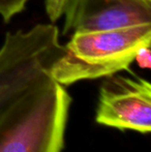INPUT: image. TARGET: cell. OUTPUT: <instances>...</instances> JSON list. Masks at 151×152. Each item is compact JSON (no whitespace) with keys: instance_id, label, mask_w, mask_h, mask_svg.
Wrapping results in <instances>:
<instances>
[{"instance_id":"6da1fadb","label":"cell","mask_w":151,"mask_h":152,"mask_svg":"<svg viewBox=\"0 0 151 152\" xmlns=\"http://www.w3.org/2000/svg\"><path fill=\"white\" fill-rule=\"evenodd\" d=\"M150 42L151 24L74 32L49 75L64 87L80 81L106 78L128 69L140 51L150 47Z\"/></svg>"},{"instance_id":"7a4b0ae2","label":"cell","mask_w":151,"mask_h":152,"mask_svg":"<svg viewBox=\"0 0 151 152\" xmlns=\"http://www.w3.org/2000/svg\"><path fill=\"white\" fill-rule=\"evenodd\" d=\"M71 96L49 79L0 117V152H61Z\"/></svg>"},{"instance_id":"3957f363","label":"cell","mask_w":151,"mask_h":152,"mask_svg":"<svg viewBox=\"0 0 151 152\" xmlns=\"http://www.w3.org/2000/svg\"><path fill=\"white\" fill-rule=\"evenodd\" d=\"M63 53L59 30L38 24L8 32L0 47V117L22 96L49 79V70Z\"/></svg>"},{"instance_id":"277c9868","label":"cell","mask_w":151,"mask_h":152,"mask_svg":"<svg viewBox=\"0 0 151 152\" xmlns=\"http://www.w3.org/2000/svg\"><path fill=\"white\" fill-rule=\"evenodd\" d=\"M52 21L64 16L63 34L151 24V0H47Z\"/></svg>"},{"instance_id":"5b68a950","label":"cell","mask_w":151,"mask_h":152,"mask_svg":"<svg viewBox=\"0 0 151 152\" xmlns=\"http://www.w3.org/2000/svg\"><path fill=\"white\" fill-rule=\"evenodd\" d=\"M95 120L120 130L147 134L151 128V85L139 77L118 74L104 78Z\"/></svg>"},{"instance_id":"8992f818","label":"cell","mask_w":151,"mask_h":152,"mask_svg":"<svg viewBox=\"0 0 151 152\" xmlns=\"http://www.w3.org/2000/svg\"><path fill=\"white\" fill-rule=\"evenodd\" d=\"M30 0H0V16L5 22L20 14Z\"/></svg>"},{"instance_id":"52a82bcc","label":"cell","mask_w":151,"mask_h":152,"mask_svg":"<svg viewBox=\"0 0 151 152\" xmlns=\"http://www.w3.org/2000/svg\"><path fill=\"white\" fill-rule=\"evenodd\" d=\"M136 61L139 62L142 67L149 68L150 67V47L144 48L143 50L140 51L137 58H136Z\"/></svg>"}]
</instances>
